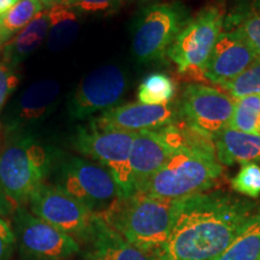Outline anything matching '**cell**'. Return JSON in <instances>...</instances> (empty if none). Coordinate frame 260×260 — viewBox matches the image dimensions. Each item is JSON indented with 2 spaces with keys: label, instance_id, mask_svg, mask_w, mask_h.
Instances as JSON below:
<instances>
[{
  "label": "cell",
  "instance_id": "cell-1",
  "mask_svg": "<svg viewBox=\"0 0 260 260\" xmlns=\"http://www.w3.org/2000/svg\"><path fill=\"white\" fill-rule=\"evenodd\" d=\"M256 209L251 200L219 190L184 198L161 260H216Z\"/></svg>",
  "mask_w": 260,
  "mask_h": 260
},
{
  "label": "cell",
  "instance_id": "cell-2",
  "mask_svg": "<svg viewBox=\"0 0 260 260\" xmlns=\"http://www.w3.org/2000/svg\"><path fill=\"white\" fill-rule=\"evenodd\" d=\"M181 200H169L136 191L122 197L100 214L125 241L160 253L170 236Z\"/></svg>",
  "mask_w": 260,
  "mask_h": 260
},
{
  "label": "cell",
  "instance_id": "cell-3",
  "mask_svg": "<svg viewBox=\"0 0 260 260\" xmlns=\"http://www.w3.org/2000/svg\"><path fill=\"white\" fill-rule=\"evenodd\" d=\"M56 155L28 133L10 135L0 148V184L16 206L28 204L32 193L46 183Z\"/></svg>",
  "mask_w": 260,
  "mask_h": 260
},
{
  "label": "cell",
  "instance_id": "cell-4",
  "mask_svg": "<svg viewBox=\"0 0 260 260\" xmlns=\"http://www.w3.org/2000/svg\"><path fill=\"white\" fill-rule=\"evenodd\" d=\"M222 171V165L214 153L176 149L136 191L161 199L182 200L211 189L219 180Z\"/></svg>",
  "mask_w": 260,
  "mask_h": 260
},
{
  "label": "cell",
  "instance_id": "cell-5",
  "mask_svg": "<svg viewBox=\"0 0 260 260\" xmlns=\"http://www.w3.org/2000/svg\"><path fill=\"white\" fill-rule=\"evenodd\" d=\"M54 183L94 213H105L122 193L112 175L98 162L77 155H56Z\"/></svg>",
  "mask_w": 260,
  "mask_h": 260
},
{
  "label": "cell",
  "instance_id": "cell-6",
  "mask_svg": "<svg viewBox=\"0 0 260 260\" xmlns=\"http://www.w3.org/2000/svg\"><path fill=\"white\" fill-rule=\"evenodd\" d=\"M135 134L103 128L89 121L87 124L77 126L71 144L80 154L100 164L112 175L122 197H130L135 193L130 169V153Z\"/></svg>",
  "mask_w": 260,
  "mask_h": 260
},
{
  "label": "cell",
  "instance_id": "cell-7",
  "mask_svg": "<svg viewBox=\"0 0 260 260\" xmlns=\"http://www.w3.org/2000/svg\"><path fill=\"white\" fill-rule=\"evenodd\" d=\"M189 18L186 6L178 2L146 6L139 12L133 25L134 57L141 63L161 59Z\"/></svg>",
  "mask_w": 260,
  "mask_h": 260
},
{
  "label": "cell",
  "instance_id": "cell-8",
  "mask_svg": "<svg viewBox=\"0 0 260 260\" xmlns=\"http://www.w3.org/2000/svg\"><path fill=\"white\" fill-rule=\"evenodd\" d=\"M224 17L217 6H207L188 19L168 52L181 74L203 73L204 76L207 61L222 32Z\"/></svg>",
  "mask_w": 260,
  "mask_h": 260
},
{
  "label": "cell",
  "instance_id": "cell-9",
  "mask_svg": "<svg viewBox=\"0 0 260 260\" xmlns=\"http://www.w3.org/2000/svg\"><path fill=\"white\" fill-rule=\"evenodd\" d=\"M29 211L51 225L58 228L76 241H86L99 219L82 203L53 183H44L29 199Z\"/></svg>",
  "mask_w": 260,
  "mask_h": 260
},
{
  "label": "cell",
  "instance_id": "cell-10",
  "mask_svg": "<svg viewBox=\"0 0 260 260\" xmlns=\"http://www.w3.org/2000/svg\"><path fill=\"white\" fill-rule=\"evenodd\" d=\"M19 253L25 260H67L79 254L81 245L73 236L51 225L23 206L12 216Z\"/></svg>",
  "mask_w": 260,
  "mask_h": 260
},
{
  "label": "cell",
  "instance_id": "cell-11",
  "mask_svg": "<svg viewBox=\"0 0 260 260\" xmlns=\"http://www.w3.org/2000/svg\"><path fill=\"white\" fill-rule=\"evenodd\" d=\"M126 86L124 70L117 65H103L83 77L70 98L68 113L75 121H83L105 112L121 102Z\"/></svg>",
  "mask_w": 260,
  "mask_h": 260
},
{
  "label": "cell",
  "instance_id": "cell-12",
  "mask_svg": "<svg viewBox=\"0 0 260 260\" xmlns=\"http://www.w3.org/2000/svg\"><path fill=\"white\" fill-rule=\"evenodd\" d=\"M180 109L182 121L213 140L229 126L235 100L213 87L193 83L182 94Z\"/></svg>",
  "mask_w": 260,
  "mask_h": 260
},
{
  "label": "cell",
  "instance_id": "cell-13",
  "mask_svg": "<svg viewBox=\"0 0 260 260\" xmlns=\"http://www.w3.org/2000/svg\"><path fill=\"white\" fill-rule=\"evenodd\" d=\"M181 119L180 100H172L165 105L124 104L107 110L90 121L103 128L140 133L146 130H158L180 122Z\"/></svg>",
  "mask_w": 260,
  "mask_h": 260
},
{
  "label": "cell",
  "instance_id": "cell-14",
  "mask_svg": "<svg viewBox=\"0 0 260 260\" xmlns=\"http://www.w3.org/2000/svg\"><path fill=\"white\" fill-rule=\"evenodd\" d=\"M252 45L236 28H225L220 32L204 70L210 82L222 84L235 79L258 58Z\"/></svg>",
  "mask_w": 260,
  "mask_h": 260
},
{
  "label": "cell",
  "instance_id": "cell-15",
  "mask_svg": "<svg viewBox=\"0 0 260 260\" xmlns=\"http://www.w3.org/2000/svg\"><path fill=\"white\" fill-rule=\"evenodd\" d=\"M60 94V84L57 80H39L27 87L12 104L4 126L5 134L28 133L27 129L38 125L56 109Z\"/></svg>",
  "mask_w": 260,
  "mask_h": 260
},
{
  "label": "cell",
  "instance_id": "cell-16",
  "mask_svg": "<svg viewBox=\"0 0 260 260\" xmlns=\"http://www.w3.org/2000/svg\"><path fill=\"white\" fill-rule=\"evenodd\" d=\"M172 152L159 129L136 133L130 153L135 191L167 162Z\"/></svg>",
  "mask_w": 260,
  "mask_h": 260
},
{
  "label": "cell",
  "instance_id": "cell-17",
  "mask_svg": "<svg viewBox=\"0 0 260 260\" xmlns=\"http://www.w3.org/2000/svg\"><path fill=\"white\" fill-rule=\"evenodd\" d=\"M87 245L88 260H161L160 253L147 251L125 241L107 225L100 214Z\"/></svg>",
  "mask_w": 260,
  "mask_h": 260
},
{
  "label": "cell",
  "instance_id": "cell-18",
  "mask_svg": "<svg viewBox=\"0 0 260 260\" xmlns=\"http://www.w3.org/2000/svg\"><path fill=\"white\" fill-rule=\"evenodd\" d=\"M214 153L220 165L248 164L260 157V135L225 128L213 139Z\"/></svg>",
  "mask_w": 260,
  "mask_h": 260
},
{
  "label": "cell",
  "instance_id": "cell-19",
  "mask_svg": "<svg viewBox=\"0 0 260 260\" xmlns=\"http://www.w3.org/2000/svg\"><path fill=\"white\" fill-rule=\"evenodd\" d=\"M48 32V14L42 11L24 29L12 38L3 47L2 61L18 68L22 61L34 53L41 44L46 40Z\"/></svg>",
  "mask_w": 260,
  "mask_h": 260
},
{
  "label": "cell",
  "instance_id": "cell-20",
  "mask_svg": "<svg viewBox=\"0 0 260 260\" xmlns=\"http://www.w3.org/2000/svg\"><path fill=\"white\" fill-rule=\"evenodd\" d=\"M47 46L53 52L63 51L69 47L79 35L81 14L61 3L47 9Z\"/></svg>",
  "mask_w": 260,
  "mask_h": 260
},
{
  "label": "cell",
  "instance_id": "cell-21",
  "mask_svg": "<svg viewBox=\"0 0 260 260\" xmlns=\"http://www.w3.org/2000/svg\"><path fill=\"white\" fill-rule=\"evenodd\" d=\"M223 27L239 29L260 56V0H237Z\"/></svg>",
  "mask_w": 260,
  "mask_h": 260
},
{
  "label": "cell",
  "instance_id": "cell-22",
  "mask_svg": "<svg viewBox=\"0 0 260 260\" xmlns=\"http://www.w3.org/2000/svg\"><path fill=\"white\" fill-rule=\"evenodd\" d=\"M216 260H260V207Z\"/></svg>",
  "mask_w": 260,
  "mask_h": 260
},
{
  "label": "cell",
  "instance_id": "cell-23",
  "mask_svg": "<svg viewBox=\"0 0 260 260\" xmlns=\"http://www.w3.org/2000/svg\"><path fill=\"white\" fill-rule=\"evenodd\" d=\"M39 0H21L10 11L0 16V47L5 46L39 14L44 11Z\"/></svg>",
  "mask_w": 260,
  "mask_h": 260
},
{
  "label": "cell",
  "instance_id": "cell-24",
  "mask_svg": "<svg viewBox=\"0 0 260 260\" xmlns=\"http://www.w3.org/2000/svg\"><path fill=\"white\" fill-rule=\"evenodd\" d=\"M176 95V83L168 75L153 73L140 83L138 99L146 105H165Z\"/></svg>",
  "mask_w": 260,
  "mask_h": 260
},
{
  "label": "cell",
  "instance_id": "cell-25",
  "mask_svg": "<svg viewBox=\"0 0 260 260\" xmlns=\"http://www.w3.org/2000/svg\"><path fill=\"white\" fill-rule=\"evenodd\" d=\"M229 128L248 134L259 135L260 132V94L237 98Z\"/></svg>",
  "mask_w": 260,
  "mask_h": 260
},
{
  "label": "cell",
  "instance_id": "cell-26",
  "mask_svg": "<svg viewBox=\"0 0 260 260\" xmlns=\"http://www.w3.org/2000/svg\"><path fill=\"white\" fill-rule=\"evenodd\" d=\"M222 87L236 99L260 94V56L239 76L222 84Z\"/></svg>",
  "mask_w": 260,
  "mask_h": 260
},
{
  "label": "cell",
  "instance_id": "cell-27",
  "mask_svg": "<svg viewBox=\"0 0 260 260\" xmlns=\"http://www.w3.org/2000/svg\"><path fill=\"white\" fill-rule=\"evenodd\" d=\"M232 188L247 198L260 197V167L254 162L245 164L232 180Z\"/></svg>",
  "mask_w": 260,
  "mask_h": 260
},
{
  "label": "cell",
  "instance_id": "cell-28",
  "mask_svg": "<svg viewBox=\"0 0 260 260\" xmlns=\"http://www.w3.org/2000/svg\"><path fill=\"white\" fill-rule=\"evenodd\" d=\"M123 0H64L65 4L76 10L80 14L106 15L116 11Z\"/></svg>",
  "mask_w": 260,
  "mask_h": 260
},
{
  "label": "cell",
  "instance_id": "cell-29",
  "mask_svg": "<svg viewBox=\"0 0 260 260\" xmlns=\"http://www.w3.org/2000/svg\"><path fill=\"white\" fill-rule=\"evenodd\" d=\"M17 68L0 61V112L4 107L8 98L14 93L19 83Z\"/></svg>",
  "mask_w": 260,
  "mask_h": 260
},
{
  "label": "cell",
  "instance_id": "cell-30",
  "mask_svg": "<svg viewBox=\"0 0 260 260\" xmlns=\"http://www.w3.org/2000/svg\"><path fill=\"white\" fill-rule=\"evenodd\" d=\"M17 242L11 222L0 218V260H11Z\"/></svg>",
  "mask_w": 260,
  "mask_h": 260
},
{
  "label": "cell",
  "instance_id": "cell-31",
  "mask_svg": "<svg viewBox=\"0 0 260 260\" xmlns=\"http://www.w3.org/2000/svg\"><path fill=\"white\" fill-rule=\"evenodd\" d=\"M17 209L18 207L9 199L4 188L0 184V218L6 219L8 217H12Z\"/></svg>",
  "mask_w": 260,
  "mask_h": 260
},
{
  "label": "cell",
  "instance_id": "cell-32",
  "mask_svg": "<svg viewBox=\"0 0 260 260\" xmlns=\"http://www.w3.org/2000/svg\"><path fill=\"white\" fill-rule=\"evenodd\" d=\"M21 0H0V16L10 11L15 5H17Z\"/></svg>",
  "mask_w": 260,
  "mask_h": 260
},
{
  "label": "cell",
  "instance_id": "cell-33",
  "mask_svg": "<svg viewBox=\"0 0 260 260\" xmlns=\"http://www.w3.org/2000/svg\"><path fill=\"white\" fill-rule=\"evenodd\" d=\"M39 2L41 3L42 6H44L45 9H50V8H52V6L63 3L64 0H39Z\"/></svg>",
  "mask_w": 260,
  "mask_h": 260
},
{
  "label": "cell",
  "instance_id": "cell-34",
  "mask_svg": "<svg viewBox=\"0 0 260 260\" xmlns=\"http://www.w3.org/2000/svg\"><path fill=\"white\" fill-rule=\"evenodd\" d=\"M2 123H0V147H2Z\"/></svg>",
  "mask_w": 260,
  "mask_h": 260
},
{
  "label": "cell",
  "instance_id": "cell-35",
  "mask_svg": "<svg viewBox=\"0 0 260 260\" xmlns=\"http://www.w3.org/2000/svg\"><path fill=\"white\" fill-rule=\"evenodd\" d=\"M0 54H2V52H0Z\"/></svg>",
  "mask_w": 260,
  "mask_h": 260
},
{
  "label": "cell",
  "instance_id": "cell-36",
  "mask_svg": "<svg viewBox=\"0 0 260 260\" xmlns=\"http://www.w3.org/2000/svg\"><path fill=\"white\" fill-rule=\"evenodd\" d=\"M259 135H260V132H259Z\"/></svg>",
  "mask_w": 260,
  "mask_h": 260
}]
</instances>
